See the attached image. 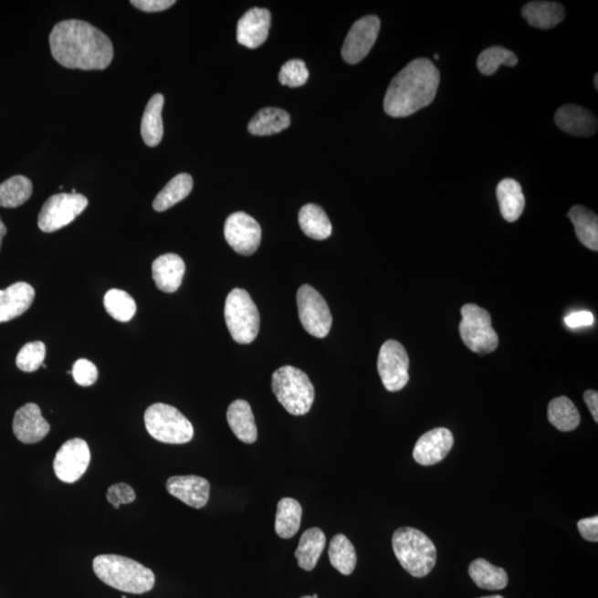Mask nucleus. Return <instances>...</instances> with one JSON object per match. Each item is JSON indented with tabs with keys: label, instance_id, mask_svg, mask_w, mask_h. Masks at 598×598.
Masks as SVG:
<instances>
[{
	"label": "nucleus",
	"instance_id": "obj_1",
	"mask_svg": "<svg viewBox=\"0 0 598 598\" xmlns=\"http://www.w3.org/2000/svg\"><path fill=\"white\" fill-rule=\"evenodd\" d=\"M51 55L68 69L105 70L113 59L110 38L82 20H64L49 36Z\"/></svg>",
	"mask_w": 598,
	"mask_h": 598
},
{
	"label": "nucleus",
	"instance_id": "obj_2",
	"mask_svg": "<svg viewBox=\"0 0 598 598\" xmlns=\"http://www.w3.org/2000/svg\"><path fill=\"white\" fill-rule=\"evenodd\" d=\"M440 72L433 61L418 58L405 66L390 82L383 108L388 116L404 118L435 100Z\"/></svg>",
	"mask_w": 598,
	"mask_h": 598
},
{
	"label": "nucleus",
	"instance_id": "obj_3",
	"mask_svg": "<svg viewBox=\"0 0 598 598\" xmlns=\"http://www.w3.org/2000/svg\"><path fill=\"white\" fill-rule=\"evenodd\" d=\"M93 571L99 580L118 591L144 594L153 589L155 575L137 561L116 554L99 555L93 560Z\"/></svg>",
	"mask_w": 598,
	"mask_h": 598
},
{
	"label": "nucleus",
	"instance_id": "obj_4",
	"mask_svg": "<svg viewBox=\"0 0 598 598\" xmlns=\"http://www.w3.org/2000/svg\"><path fill=\"white\" fill-rule=\"evenodd\" d=\"M393 548L399 563L414 577H425L436 563L435 546L417 529L402 528L393 533Z\"/></svg>",
	"mask_w": 598,
	"mask_h": 598
},
{
	"label": "nucleus",
	"instance_id": "obj_5",
	"mask_svg": "<svg viewBox=\"0 0 598 598\" xmlns=\"http://www.w3.org/2000/svg\"><path fill=\"white\" fill-rule=\"evenodd\" d=\"M272 389L286 412L293 415L309 413L315 400V388L307 374L299 368L284 366L273 373Z\"/></svg>",
	"mask_w": 598,
	"mask_h": 598
},
{
	"label": "nucleus",
	"instance_id": "obj_6",
	"mask_svg": "<svg viewBox=\"0 0 598 598\" xmlns=\"http://www.w3.org/2000/svg\"><path fill=\"white\" fill-rule=\"evenodd\" d=\"M144 424L149 435L163 444L184 445L194 436L191 421L173 405H150L144 414Z\"/></svg>",
	"mask_w": 598,
	"mask_h": 598
},
{
	"label": "nucleus",
	"instance_id": "obj_7",
	"mask_svg": "<svg viewBox=\"0 0 598 598\" xmlns=\"http://www.w3.org/2000/svg\"><path fill=\"white\" fill-rule=\"evenodd\" d=\"M228 331L238 344H251L257 337L261 319L257 305L246 289H234L226 300Z\"/></svg>",
	"mask_w": 598,
	"mask_h": 598
},
{
	"label": "nucleus",
	"instance_id": "obj_8",
	"mask_svg": "<svg viewBox=\"0 0 598 598\" xmlns=\"http://www.w3.org/2000/svg\"><path fill=\"white\" fill-rule=\"evenodd\" d=\"M460 336L465 345L478 355H488L497 350L498 336L493 330L490 314L476 304L461 309Z\"/></svg>",
	"mask_w": 598,
	"mask_h": 598
},
{
	"label": "nucleus",
	"instance_id": "obj_9",
	"mask_svg": "<svg viewBox=\"0 0 598 598\" xmlns=\"http://www.w3.org/2000/svg\"><path fill=\"white\" fill-rule=\"evenodd\" d=\"M89 201L82 194H60L46 201L38 216V226L45 233H53L69 226L83 211Z\"/></svg>",
	"mask_w": 598,
	"mask_h": 598
},
{
	"label": "nucleus",
	"instance_id": "obj_10",
	"mask_svg": "<svg viewBox=\"0 0 598 598\" xmlns=\"http://www.w3.org/2000/svg\"><path fill=\"white\" fill-rule=\"evenodd\" d=\"M299 320L305 330L316 338L330 334L332 316L322 296L310 285L300 286L298 292Z\"/></svg>",
	"mask_w": 598,
	"mask_h": 598
},
{
	"label": "nucleus",
	"instance_id": "obj_11",
	"mask_svg": "<svg viewBox=\"0 0 598 598\" xmlns=\"http://www.w3.org/2000/svg\"><path fill=\"white\" fill-rule=\"evenodd\" d=\"M409 356L397 341H387L378 356V372L390 393L404 389L409 383Z\"/></svg>",
	"mask_w": 598,
	"mask_h": 598
},
{
	"label": "nucleus",
	"instance_id": "obj_12",
	"mask_svg": "<svg viewBox=\"0 0 598 598\" xmlns=\"http://www.w3.org/2000/svg\"><path fill=\"white\" fill-rule=\"evenodd\" d=\"M90 460L89 446L85 440L80 438L68 440L57 452L54 471L62 482L75 483L85 475Z\"/></svg>",
	"mask_w": 598,
	"mask_h": 598
},
{
	"label": "nucleus",
	"instance_id": "obj_13",
	"mask_svg": "<svg viewBox=\"0 0 598 598\" xmlns=\"http://www.w3.org/2000/svg\"><path fill=\"white\" fill-rule=\"evenodd\" d=\"M225 236L234 251L248 257L261 246L262 228L251 215L236 212L226 218Z\"/></svg>",
	"mask_w": 598,
	"mask_h": 598
},
{
	"label": "nucleus",
	"instance_id": "obj_14",
	"mask_svg": "<svg viewBox=\"0 0 598 598\" xmlns=\"http://www.w3.org/2000/svg\"><path fill=\"white\" fill-rule=\"evenodd\" d=\"M379 30H381V20L377 16H366L359 19L347 35L341 49L342 58L351 65L358 64L366 58L376 43Z\"/></svg>",
	"mask_w": 598,
	"mask_h": 598
},
{
	"label": "nucleus",
	"instance_id": "obj_15",
	"mask_svg": "<svg viewBox=\"0 0 598 598\" xmlns=\"http://www.w3.org/2000/svg\"><path fill=\"white\" fill-rule=\"evenodd\" d=\"M454 435L446 428L428 431L417 441L414 449V459L421 466L439 464L448 456L454 446Z\"/></svg>",
	"mask_w": 598,
	"mask_h": 598
},
{
	"label": "nucleus",
	"instance_id": "obj_16",
	"mask_svg": "<svg viewBox=\"0 0 598 598\" xmlns=\"http://www.w3.org/2000/svg\"><path fill=\"white\" fill-rule=\"evenodd\" d=\"M13 431L16 438L26 445H34L49 434L50 425L36 404H27L15 414Z\"/></svg>",
	"mask_w": 598,
	"mask_h": 598
},
{
	"label": "nucleus",
	"instance_id": "obj_17",
	"mask_svg": "<svg viewBox=\"0 0 598 598\" xmlns=\"http://www.w3.org/2000/svg\"><path fill=\"white\" fill-rule=\"evenodd\" d=\"M210 482L197 476L171 477L166 482V490L191 508L202 509L209 502Z\"/></svg>",
	"mask_w": 598,
	"mask_h": 598
},
{
	"label": "nucleus",
	"instance_id": "obj_18",
	"mask_svg": "<svg viewBox=\"0 0 598 598\" xmlns=\"http://www.w3.org/2000/svg\"><path fill=\"white\" fill-rule=\"evenodd\" d=\"M270 22H272V17L268 9L253 8L248 10L237 24L238 44L246 46L249 49L258 48L268 37Z\"/></svg>",
	"mask_w": 598,
	"mask_h": 598
},
{
	"label": "nucleus",
	"instance_id": "obj_19",
	"mask_svg": "<svg viewBox=\"0 0 598 598\" xmlns=\"http://www.w3.org/2000/svg\"><path fill=\"white\" fill-rule=\"evenodd\" d=\"M554 120L561 131L575 137H592L597 130V119L594 113L580 106L561 107L556 111Z\"/></svg>",
	"mask_w": 598,
	"mask_h": 598
},
{
	"label": "nucleus",
	"instance_id": "obj_20",
	"mask_svg": "<svg viewBox=\"0 0 598 598\" xmlns=\"http://www.w3.org/2000/svg\"><path fill=\"white\" fill-rule=\"evenodd\" d=\"M33 286L19 282L0 290V322L17 319L29 309L35 299Z\"/></svg>",
	"mask_w": 598,
	"mask_h": 598
},
{
	"label": "nucleus",
	"instance_id": "obj_21",
	"mask_svg": "<svg viewBox=\"0 0 598 598\" xmlns=\"http://www.w3.org/2000/svg\"><path fill=\"white\" fill-rule=\"evenodd\" d=\"M185 274V263L179 255L164 254L152 264L155 285L164 293H175L180 289Z\"/></svg>",
	"mask_w": 598,
	"mask_h": 598
},
{
	"label": "nucleus",
	"instance_id": "obj_22",
	"mask_svg": "<svg viewBox=\"0 0 598 598\" xmlns=\"http://www.w3.org/2000/svg\"><path fill=\"white\" fill-rule=\"evenodd\" d=\"M226 418L238 440L244 444H254L257 440V424L251 405L247 400L238 399L233 402L227 409Z\"/></svg>",
	"mask_w": 598,
	"mask_h": 598
},
{
	"label": "nucleus",
	"instance_id": "obj_23",
	"mask_svg": "<svg viewBox=\"0 0 598 598\" xmlns=\"http://www.w3.org/2000/svg\"><path fill=\"white\" fill-rule=\"evenodd\" d=\"M164 106V97L161 93L150 99L142 117V135L145 144L148 147H157L163 138V110Z\"/></svg>",
	"mask_w": 598,
	"mask_h": 598
},
{
	"label": "nucleus",
	"instance_id": "obj_24",
	"mask_svg": "<svg viewBox=\"0 0 598 598\" xmlns=\"http://www.w3.org/2000/svg\"><path fill=\"white\" fill-rule=\"evenodd\" d=\"M522 16L532 27L550 29L561 23L565 17V9L559 3L531 2L525 5Z\"/></svg>",
	"mask_w": 598,
	"mask_h": 598
},
{
	"label": "nucleus",
	"instance_id": "obj_25",
	"mask_svg": "<svg viewBox=\"0 0 598 598\" xmlns=\"http://www.w3.org/2000/svg\"><path fill=\"white\" fill-rule=\"evenodd\" d=\"M497 197L504 220L518 221L525 207V197L519 182L513 179L502 180L497 187Z\"/></svg>",
	"mask_w": 598,
	"mask_h": 598
},
{
	"label": "nucleus",
	"instance_id": "obj_26",
	"mask_svg": "<svg viewBox=\"0 0 598 598\" xmlns=\"http://www.w3.org/2000/svg\"><path fill=\"white\" fill-rule=\"evenodd\" d=\"M326 546V535L319 528L307 530L301 535L295 558L300 569L313 571Z\"/></svg>",
	"mask_w": 598,
	"mask_h": 598
},
{
	"label": "nucleus",
	"instance_id": "obj_27",
	"mask_svg": "<svg viewBox=\"0 0 598 598\" xmlns=\"http://www.w3.org/2000/svg\"><path fill=\"white\" fill-rule=\"evenodd\" d=\"M577 238L592 251L598 249V217L585 206L575 205L569 212Z\"/></svg>",
	"mask_w": 598,
	"mask_h": 598
},
{
	"label": "nucleus",
	"instance_id": "obj_28",
	"mask_svg": "<svg viewBox=\"0 0 598 598\" xmlns=\"http://www.w3.org/2000/svg\"><path fill=\"white\" fill-rule=\"evenodd\" d=\"M469 575L475 584L488 591L506 589L509 577L506 570L494 566L485 559L473 561L469 566Z\"/></svg>",
	"mask_w": 598,
	"mask_h": 598
},
{
	"label": "nucleus",
	"instance_id": "obj_29",
	"mask_svg": "<svg viewBox=\"0 0 598 598\" xmlns=\"http://www.w3.org/2000/svg\"><path fill=\"white\" fill-rule=\"evenodd\" d=\"M290 126V116L282 109L265 108L248 123V131L257 137L284 131Z\"/></svg>",
	"mask_w": 598,
	"mask_h": 598
},
{
	"label": "nucleus",
	"instance_id": "obj_30",
	"mask_svg": "<svg viewBox=\"0 0 598 598\" xmlns=\"http://www.w3.org/2000/svg\"><path fill=\"white\" fill-rule=\"evenodd\" d=\"M299 223L307 236L322 241L331 236L332 226L324 210L316 205H306L301 207Z\"/></svg>",
	"mask_w": 598,
	"mask_h": 598
},
{
	"label": "nucleus",
	"instance_id": "obj_31",
	"mask_svg": "<svg viewBox=\"0 0 598 598\" xmlns=\"http://www.w3.org/2000/svg\"><path fill=\"white\" fill-rule=\"evenodd\" d=\"M303 509L298 500L292 498H283L278 502L277 518H275V531L279 538L290 539L299 532Z\"/></svg>",
	"mask_w": 598,
	"mask_h": 598
},
{
	"label": "nucleus",
	"instance_id": "obj_32",
	"mask_svg": "<svg viewBox=\"0 0 598 598\" xmlns=\"http://www.w3.org/2000/svg\"><path fill=\"white\" fill-rule=\"evenodd\" d=\"M194 189V179L190 174L181 173L171 180L153 202V209L164 212L184 200Z\"/></svg>",
	"mask_w": 598,
	"mask_h": 598
},
{
	"label": "nucleus",
	"instance_id": "obj_33",
	"mask_svg": "<svg viewBox=\"0 0 598 598\" xmlns=\"http://www.w3.org/2000/svg\"><path fill=\"white\" fill-rule=\"evenodd\" d=\"M548 418L556 429L563 433L575 430L581 423L579 410L568 397L555 398L549 404Z\"/></svg>",
	"mask_w": 598,
	"mask_h": 598
},
{
	"label": "nucleus",
	"instance_id": "obj_34",
	"mask_svg": "<svg viewBox=\"0 0 598 598\" xmlns=\"http://www.w3.org/2000/svg\"><path fill=\"white\" fill-rule=\"evenodd\" d=\"M332 566L342 575H351L356 569L357 554L352 543L344 534H337L330 540L329 549Z\"/></svg>",
	"mask_w": 598,
	"mask_h": 598
},
{
	"label": "nucleus",
	"instance_id": "obj_35",
	"mask_svg": "<svg viewBox=\"0 0 598 598\" xmlns=\"http://www.w3.org/2000/svg\"><path fill=\"white\" fill-rule=\"evenodd\" d=\"M33 194V184L24 175H15L0 184V206L16 209Z\"/></svg>",
	"mask_w": 598,
	"mask_h": 598
},
{
	"label": "nucleus",
	"instance_id": "obj_36",
	"mask_svg": "<svg viewBox=\"0 0 598 598\" xmlns=\"http://www.w3.org/2000/svg\"><path fill=\"white\" fill-rule=\"evenodd\" d=\"M103 304H105L107 313L112 319L121 322L131 320L137 311V304L134 299L121 289L109 290L105 295Z\"/></svg>",
	"mask_w": 598,
	"mask_h": 598
},
{
	"label": "nucleus",
	"instance_id": "obj_37",
	"mask_svg": "<svg viewBox=\"0 0 598 598\" xmlns=\"http://www.w3.org/2000/svg\"><path fill=\"white\" fill-rule=\"evenodd\" d=\"M517 64L518 57L516 54L498 46L483 50L480 56L477 57V69L485 76L493 75L501 65L514 67Z\"/></svg>",
	"mask_w": 598,
	"mask_h": 598
},
{
	"label": "nucleus",
	"instance_id": "obj_38",
	"mask_svg": "<svg viewBox=\"0 0 598 598\" xmlns=\"http://www.w3.org/2000/svg\"><path fill=\"white\" fill-rule=\"evenodd\" d=\"M46 357L44 342L33 341L26 344L16 358V365L25 372H34L43 366Z\"/></svg>",
	"mask_w": 598,
	"mask_h": 598
},
{
	"label": "nucleus",
	"instance_id": "obj_39",
	"mask_svg": "<svg viewBox=\"0 0 598 598\" xmlns=\"http://www.w3.org/2000/svg\"><path fill=\"white\" fill-rule=\"evenodd\" d=\"M309 78V71L303 60L293 59L286 62L280 69L278 79L283 86L298 88L304 86Z\"/></svg>",
	"mask_w": 598,
	"mask_h": 598
},
{
	"label": "nucleus",
	"instance_id": "obj_40",
	"mask_svg": "<svg viewBox=\"0 0 598 598\" xmlns=\"http://www.w3.org/2000/svg\"><path fill=\"white\" fill-rule=\"evenodd\" d=\"M72 376L75 382L82 387L92 386L98 379V369L95 363L88 361V359H79L74 363L72 367Z\"/></svg>",
	"mask_w": 598,
	"mask_h": 598
},
{
	"label": "nucleus",
	"instance_id": "obj_41",
	"mask_svg": "<svg viewBox=\"0 0 598 598\" xmlns=\"http://www.w3.org/2000/svg\"><path fill=\"white\" fill-rule=\"evenodd\" d=\"M135 498L137 494L127 483H117L108 488L107 500L114 509H119L121 504L132 503Z\"/></svg>",
	"mask_w": 598,
	"mask_h": 598
},
{
	"label": "nucleus",
	"instance_id": "obj_42",
	"mask_svg": "<svg viewBox=\"0 0 598 598\" xmlns=\"http://www.w3.org/2000/svg\"><path fill=\"white\" fill-rule=\"evenodd\" d=\"M131 4L142 12L158 13L173 7L175 2L174 0H132Z\"/></svg>",
	"mask_w": 598,
	"mask_h": 598
},
{
	"label": "nucleus",
	"instance_id": "obj_43",
	"mask_svg": "<svg viewBox=\"0 0 598 598\" xmlns=\"http://www.w3.org/2000/svg\"><path fill=\"white\" fill-rule=\"evenodd\" d=\"M577 528H579L582 538L589 540V542H598L597 516L580 519L579 523H577Z\"/></svg>",
	"mask_w": 598,
	"mask_h": 598
},
{
	"label": "nucleus",
	"instance_id": "obj_44",
	"mask_svg": "<svg viewBox=\"0 0 598 598\" xmlns=\"http://www.w3.org/2000/svg\"><path fill=\"white\" fill-rule=\"evenodd\" d=\"M594 316L590 311H577L566 317L565 322L570 329H579V327H587L594 324Z\"/></svg>",
	"mask_w": 598,
	"mask_h": 598
},
{
	"label": "nucleus",
	"instance_id": "obj_45",
	"mask_svg": "<svg viewBox=\"0 0 598 598\" xmlns=\"http://www.w3.org/2000/svg\"><path fill=\"white\" fill-rule=\"evenodd\" d=\"M584 400L589 407L590 412L594 418L595 423H598V393L595 390H587L584 393Z\"/></svg>",
	"mask_w": 598,
	"mask_h": 598
},
{
	"label": "nucleus",
	"instance_id": "obj_46",
	"mask_svg": "<svg viewBox=\"0 0 598 598\" xmlns=\"http://www.w3.org/2000/svg\"><path fill=\"white\" fill-rule=\"evenodd\" d=\"M7 234V228L5 226L2 218H0V249H2L3 239Z\"/></svg>",
	"mask_w": 598,
	"mask_h": 598
},
{
	"label": "nucleus",
	"instance_id": "obj_47",
	"mask_svg": "<svg viewBox=\"0 0 598 598\" xmlns=\"http://www.w3.org/2000/svg\"><path fill=\"white\" fill-rule=\"evenodd\" d=\"M480 598H504L501 595H493V596H487V597H480Z\"/></svg>",
	"mask_w": 598,
	"mask_h": 598
},
{
	"label": "nucleus",
	"instance_id": "obj_48",
	"mask_svg": "<svg viewBox=\"0 0 598 598\" xmlns=\"http://www.w3.org/2000/svg\"><path fill=\"white\" fill-rule=\"evenodd\" d=\"M594 79H595V80H594V82H595V88H596V89H598V75H597V74L595 75Z\"/></svg>",
	"mask_w": 598,
	"mask_h": 598
},
{
	"label": "nucleus",
	"instance_id": "obj_49",
	"mask_svg": "<svg viewBox=\"0 0 598 598\" xmlns=\"http://www.w3.org/2000/svg\"><path fill=\"white\" fill-rule=\"evenodd\" d=\"M435 60H439V55H435Z\"/></svg>",
	"mask_w": 598,
	"mask_h": 598
},
{
	"label": "nucleus",
	"instance_id": "obj_50",
	"mask_svg": "<svg viewBox=\"0 0 598 598\" xmlns=\"http://www.w3.org/2000/svg\"><path fill=\"white\" fill-rule=\"evenodd\" d=\"M301 598H314V597L313 596H304V597H301Z\"/></svg>",
	"mask_w": 598,
	"mask_h": 598
},
{
	"label": "nucleus",
	"instance_id": "obj_51",
	"mask_svg": "<svg viewBox=\"0 0 598 598\" xmlns=\"http://www.w3.org/2000/svg\"><path fill=\"white\" fill-rule=\"evenodd\" d=\"M313 597H314V598H319V595L314 594Z\"/></svg>",
	"mask_w": 598,
	"mask_h": 598
},
{
	"label": "nucleus",
	"instance_id": "obj_52",
	"mask_svg": "<svg viewBox=\"0 0 598 598\" xmlns=\"http://www.w3.org/2000/svg\"><path fill=\"white\" fill-rule=\"evenodd\" d=\"M122 598H127V596H126V595H123Z\"/></svg>",
	"mask_w": 598,
	"mask_h": 598
}]
</instances>
